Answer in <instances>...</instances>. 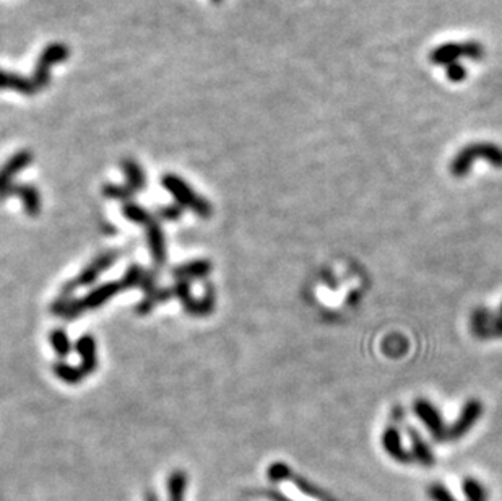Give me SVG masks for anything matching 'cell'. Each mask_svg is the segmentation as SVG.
<instances>
[{
  "label": "cell",
  "mask_w": 502,
  "mask_h": 501,
  "mask_svg": "<svg viewBox=\"0 0 502 501\" xmlns=\"http://www.w3.org/2000/svg\"><path fill=\"white\" fill-rule=\"evenodd\" d=\"M54 373L59 380H62L67 384H78L81 380H83V376L80 375L77 366H70L67 363H56Z\"/></svg>",
  "instance_id": "obj_22"
},
{
  "label": "cell",
  "mask_w": 502,
  "mask_h": 501,
  "mask_svg": "<svg viewBox=\"0 0 502 501\" xmlns=\"http://www.w3.org/2000/svg\"><path fill=\"white\" fill-rule=\"evenodd\" d=\"M446 75L454 84H459V81H463L466 79V69L460 62L449 64L446 67Z\"/></svg>",
  "instance_id": "obj_27"
},
{
  "label": "cell",
  "mask_w": 502,
  "mask_h": 501,
  "mask_svg": "<svg viewBox=\"0 0 502 501\" xmlns=\"http://www.w3.org/2000/svg\"><path fill=\"white\" fill-rule=\"evenodd\" d=\"M0 90H14L25 96H33L38 93L31 79L15 72H5L2 69H0Z\"/></svg>",
  "instance_id": "obj_14"
},
{
  "label": "cell",
  "mask_w": 502,
  "mask_h": 501,
  "mask_svg": "<svg viewBox=\"0 0 502 501\" xmlns=\"http://www.w3.org/2000/svg\"><path fill=\"white\" fill-rule=\"evenodd\" d=\"M145 270L142 267L133 264L127 269V272L124 273V277H122V285H124V288H133V287H140V283H142Z\"/></svg>",
  "instance_id": "obj_24"
},
{
  "label": "cell",
  "mask_w": 502,
  "mask_h": 501,
  "mask_svg": "<svg viewBox=\"0 0 502 501\" xmlns=\"http://www.w3.org/2000/svg\"><path fill=\"white\" fill-rule=\"evenodd\" d=\"M499 314H501V316H502V303H501V306H499V311H498Z\"/></svg>",
  "instance_id": "obj_29"
},
{
  "label": "cell",
  "mask_w": 502,
  "mask_h": 501,
  "mask_svg": "<svg viewBox=\"0 0 502 501\" xmlns=\"http://www.w3.org/2000/svg\"><path fill=\"white\" fill-rule=\"evenodd\" d=\"M49 340L52 348H54V352L57 353V357L66 358L70 353V350H72V345H70V339L66 334V330L54 329L49 334Z\"/></svg>",
  "instance_id": "obj_21"
},
{
  "label": "cell",
  "mask_w": 502,
  "mask_h": 501,
  "mask_svg": "<svg viewBox=\"0 0 502 501\" xmlns=\"http://www.w3.org/2000/svg\"><path fill=\"white\" fill-rule=\"evenodd\" d=\"M103 194L104 197H108L111 201H121V202H132V197L137 194L135 191L132 188H128L127 184L122 186H116V184H106L103 188Z\"/></svg>",
  "instance_id": "obj_20"
},
{
  "label": "cell",
  "mask_w": 502,
  "mask_h": 501,
  "mask_svg": "<svg viewBox=\"0 0 502 501\" xmlns=\"http://www.w3.org/2000/svg\"><path fill=\"white\" fill-rule=\"evenodd\" d=\"M70 57V48L63 43H51L41 51L36 64H34L31 80L36 90H46L51 84V69L57 64L66 62Z\"/></svg>",
  "instance_id": "obj_4"
},
{
  "label": "cell",
  "mask_w": 502,
  "mask_h": 501,
  "mask_svg": "<svg viewBox=\"0 0 502 501\" xmlns=\"http://www.w3.org/2000/svg\"><path fill=\"white\" fill-rule=\"evenodd\" d=\"M463 51L465 57L470 61H481L484 56L483 46L478 41H466V43H463Z\"/></svg>",
  "instance_id": "obj_26"
},
{
  "label": "cell",
  "mask_w": 502,
  "mask_h": 501,
  "mask_svg": "<svg viewBox=\"0 0 502 501\" xmlns=\"http://www.w3.org/2000/svg\"><path fill=\"white\" fill-rule=\"evenodd\" d=\"M160 217L163 220H178L183 217V207L179 206V203H174V206H168V207H161L160 208Z\"/></svg>",
  "instance_id": "obj_28"
},
{
  "label": "cell",
  "mask_w": 502,
  "mask_h": 501,
  "mask_svg": "<svg viewBox=\"0 0 502 501\" xmlns=\"http://www.w3.org/2000/svg\"><path fill=\"white\" fill-rule=\"evenodd\" d=\"M428 495L433 501H457L452 497V493L446 487L441 485V483H433L428 488Z\"/></svg>",
  "instance_id": "obj_25"
},
{
  "label": "cell",
  "mask_w": 502,
  "mask_h": 501,
  "mask_svg": "<svg viewBox=\"0 0 502 501\" xmlns=\"http://www.w3.org/2000/svg\"><path fill=\"white\" fill-rule=\"evenodd\" d=\"M406 433H408V438H410V445H411L410 454L414 459V462L421 464L424 467H433L436 464V457L433 450H431V446L428 445V441H426L421 436V433L413 427H406Z\"/></svg>",
  "instance_id": "obj_11"
},
{
  "label": "cell",
  "mask_w": 502,
  "mask_h": 501,
  "mask_svg": "<svg viewBox=\"0 0 502 501\" xmlns=\"http://www.w3.org/2000/svg\"><path fill=\"white\" fill-rule=\"evenodd\" d=\"M212 272V264L208 260L198 259L192 262H185L183 265H178L173 269V275L176 280H198V278H205Z\"/></svg>",
  "instance_id": "obj_15"
},
{
  "label": "cell",
  "mask_w": 502,
  "mask_h": 501,
  "mask_svg": "<svg viewBox=\"0 0 502 501\" xmlns=\"http://www.w3.org/2000/svg\"><path fill=\"white\" fill-rule=\"evenodd\" d=\"M382 447L384 451L389 454L394 461L400 464H410L411 462V454L410 451H406V447L404 446V441H401L400 431L394 425H389L387 428L382 431Z\"/></svg>",
  "instance_id": "obj_10"
},
{
  "label": "cell",
  "mask_w": 502,
  "mask_h": 501,
  "mask_svg": "<svg viewBox=\"0 0 502 501\" xmlns=\"http://www.w3.org/2000/svg\"><path fill=\"white\" fill-rule=\"evenodd\" d=\"M471 334L480 340L502 339V316L494 314L488 308H476L470 319Z\"/></svg>",
  "instance_id": "obj_7"
},
{
  "label": "cell",
  "mask_w": 502,
  "mask_h": 501,
  "mask_svg": "<svg viewBox=\"0 0 502 501\" xmlns=\"http://www.w3.org/2000/svg\"><path fill=\"white\" fill-rule=\"evenodd\" d=\"M161 184L183 208H190V211H194L198 217L202 218L212 217V203L207 199H203L202 196H198L183 178L178 176V174L166 173L165 176L161 178Z\"/></svg>",
  "instance_id": "obj_3"
},
{
  "label": "cell",
  "mask_w": 502,
  "mask_h": 501,
  "mask_svg": "<svg viewBox=\"0 0 502 501\" xmlns=\"http://www.w3.org/2000/svg\"><path fill=\"white\" fill-rule=\"evenodd\" d=\"M77 352L81 357V363L78 366V371L81 376H88L98 366V357H96V343L91 335H83L77 340Z\"/></svg>",
  "instance_id": "obj_12"
},
{
  "label": "cell",
  "mask_w": 502,
  "mask_h": 501,
  "mask_svg": "<svg viewBox=\"0 0 502 501\" xmlns=\"http://www.w3.org/2000/svg\"><path fill=\"white\" fill-rule=\"evenodd\" d=\"M463 493L466 495L468 501H486V490H484V487L478 480L471 479V477L463 480Z\"/></svg>",
  "instance_id": "obj_23"
},
{
  "label": "cell",
  "mask_w": 502,
  "mask_h": 501,
  "mask_svg": "<svg viewBox=\"0 0 502 501\" xmlns=\"http://www.w3.org/2000/svg\"><path fill=\"white\" fill-rule=\"evenodd\" d=\"M121 168L125 174V181L128 188H132L135 192H140L147 186V174H145L142 165L133 158H124L121 161Z\"/></svg>",
  "instance_id": "obj_18"
},
{
  "label": "cell",
  "mask_w": 502,
  "mask_h": 501,
  "mask_svg": "<svg viewBox=\"0 0 502 501\" xmlns=\"http://www.w3.org/2000/svg\"><path fill=\"white\" fill-rule=\"evenodd\" d=\"M212 2H215V4H220V2H221V0H212Z\"/></svg>",
  "instance_id": "obj_30"
},
{
  "label": "cell",
  "mask_w": 502,
  "mask_h": 501,
  "mask_svg": "<svg viewBox=\"0 0 502 501\" xmlns=\"http://www.w3.org/2000/svg\"><path fill=\"white\" fill-rule=\"evenodd\" d=\"M476 160H484L489 165L502 170V147L491 142H476L465 147L454 156L449 171L454 178L468 176Z\"/></svg>",
  "instance_id": "obj_2"
},
{
  "label": "cell",
  "mask_w": 502,
  "mask_h": 501,
  "mask_svg": "<svg viewBox=\"0 0 502 501\" xmlns=\"http://www.w3.org/2000/svg\"><path fill=\"white\" fill-rule=\"evenodd\" d=\"M122 213L127 220L133 221V223L142 225L147 233V241L150 248L151 259L156 264V267H163L166 262V240L165 233H163L158 220L151 215L147 208L140 207L135 202H127L122 206Z\"/></svg>",
  "instance_id": "obj_1"
},
{
  "label": "cell",
  "mask_w": 502,
  "mask_h": 501,
  "mask_svg": "<svg viewBox=\"0 0 502 501\" xmlns=\"http://www.w3.org/2000/svg\"><path fill=\"white\" fill-rule=\"evenodd\" d=\"M215 300H217V296H215V290H213L212 285L208 283L205 287V293H203L200 300L192 298L190 296L189 300H185L183 303V306H184V310L190 314V316H207V314L213 311Z\"/></svg>",
  "instance_id": "obj_17"
},
{
  "label": "cell",
  "mask_w": 502,
  "mask_h": 501,
  "mask_svg": "<svg viewBox=\"0 0 502 501\" xmlns=\"http://www.w3.org/2000/svg\"><path fill=\"white\" fill-rule=\"evenodd\" d=\"M173 296H174L173 288H155V290H151V291H148V293H145V298L138 303L137 311L142 313V314H147V313H150L151 310H153L156 305H160V303H165L168 300H171Z\"/></svg>",
  "instance_id": "obj_19"
},
{
  "label": "cell",
  "mask_w": 502,
  "mask_h": 501,
  "mask_svg": "<svg viewBox=\"0 0 502 501\" xmlns=\"http://www.w3.org/2000/svg\"><path fill=\"white\" fill-rule=\"evenodd\" d=\"M460 57H465L463 43H446L437 46L436 49L431 51L429 61L434 66H449V64L459 62Z\"/></svg>",
  "instance_id": "obj_16"
},
{
  "label": "cell",
  "mask_w": 502,
  "mask_h": 501,
  "mask_svg": "<svg viewBox=\"0 0 502 501\" xmlns=\"http://www.w3.org/2000/svg\"><path fill=\"white\" fill-rule=\"evenodd\" d=\"M33 163V153L30 150H20L15 155H11L10 158L4 163L0 168V201H4L5 197H9L10 188L14 186V179L16 174L25 170Z\"/></svg>",
  "instance_id": "obj_9"
},
{
  "label": "cell",
  "mask_w": 502,
  "mask_h": 501,
  "mask_svg": "<svg viewBox=\"0 0 502 501\" xmlns=\"http://www.w3.org/2000/svg\"><path fill=\"white\" fill-rule=\"evenodd\" d=\"M9 196H19L23 207L30 217H38L41 212V192L33 184H14Z\"/></svg>",
  "instance_id": "obj_13"
},
{
  "label": "cell",
  "mask_w": 502,
  "mask_h": 501,
  "mask_svg": "<svg viewBox=\"0 0 502 501\" xmlns=\"http://www.w3.org/2000/svg\"><path fill=\"white\" fill-rule=\"evenodd\" d=\"M413 412H414V415L419 418V422H421L424 427L428 428V431L431 433V436H433L434 441L441 442L444 440H447L446 422H444L441 410L437 409L433 402L419 398V399L414 400Z\"/></svg>",
  "instance_id": "obj_6"
},
{
  "label": "cell",
  "mask_w": 502,
  "mask_h": 501,
  "mask_svg": "<svg viewBox=\"0 0 502 501\" xmlns=\"http://www.w3.org/2000/svg\"><path fill=\"white\" fill-rule=\"evenodd\" d=\"M119 258V253L118 250H108V253H103V254H99L98 258H95V260L91 262V264H88L85 267L83 270H81L77 277L73 278L72 282L67 283L66 287L62 288L61 291V295H66V296H70L75 291V288H80V287H88V285L91 283H95L96 282V278L101 275L103 272H106L111 265L114 264L116 260H118Z\"/></svg>",
  "instance_id": "obj_5"
},
{
  "label": "cell",
  "mask_w": 502,
  "mask_h": 501,
  "mask_svg": "<svg viewBox=\"0 0 502 501\" xmlns=\"http://www.w3.org/2000/svg\"><path fill=\"white\" fill-rule=\"evenodd\" d=\"M483 402L480 399H468L463 404L462 410H460L459 417L455 418V422L447 428V440L457 441L468 433V431L475 427L476 422L480 420L483 415Z\"/></svg>",
  "instance_id": "obj_8"
}]
</instances>
